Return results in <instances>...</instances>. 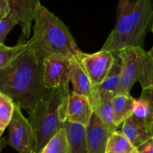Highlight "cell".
Here are the masks:
<instances>
[{"instance_id": "6da1fadb", "label": "cell", "mask_w": 153, "mask_h": 153, "mask_svg": "<svg viewBox=\"0 0 153 153\" xmlns=\"http://www.w3.org/2000/svg\"><path fill=\"white\" fill-rule=\"evenodd\" d=\"M28 47L0 70V93L27 112L46 94L44 64L28 41Z\"/></svg>"}, {"instance_id": "7a4b0ae2", "label": "cell", "mask_w": 153, "mask_h": 153, "mask_svg": "<svg viewBox=\"0 0 153 153\" xmlns=\"http://www.w3.org/2000/svg\"><path fill=\"white\" fill-rule=\"evenodd\" d=\"M153 23V0H119L114 28L101 50L118 52L127 47L143 48Z\"/></svg>"}, {"instance_id": "3957f363", "label": "cell", "mask_w": 153, "mask_h": 153, "mask_svg": "<svg viewBox=\"0 0 153 153\" xmlns=\"http://www.w3.org/2000/svg\"><path fill=\"white\" fill-rule=\"evenodd\" d=\"M33 21V35L28 41L41 61L54 53L79 61L83 52L79 49L70 30L58 16L39 3Z\"/></svg>"}, {"instance_id": "277c9868", "label": "cell", "mask_w": 153, "mask_h": 153, "mask_svg": "<svg viewBox=\"0 0 153 153\" xmlns=\"http://www.w3.org/2000/svg\"><path fill=\"white\" fill-rule=\"evenodd\" d=\"M70 94L68 87L47 89L43 98L28 112L29 121L36 136L34 153H40L67 122Z\"/></svg>"}, {"instance_id": "5b68a950", "label": "cell", "mask_w": 153, "mask_h": 153, "mask_svg": "<svg viewBox=\"0 0 153 153\" xmlns=\"http://www.w3.org/2000/svg\"><path fill=\"white\" fill-rule=\"evenodd\" d=\"M118 53L122 64L116 94L130 95L136 82L140 84L142 90L153 88V63L148 52L141 47H127Z\"/></svg>"}, {"instance_id": "8992f818", "label": "cell", "mask_w": 153, "mask_h": 153, "mask_svg": "<svg viewBox=\"0 0 153 153\" xmlns=\"http://www.w3.org/2000/svg\"><path fill=\"white\" fill-rule=\"evenodd\" d=\"M7 144L19 153H34L36 136L28 120L22 114L19 105L14 103L13 115L8 126Z\"/></svg>"}, {"instance_id": "52a82bcc", "label": "cell", "mask_w": 153, "mask_h": 153, "mask_svg": "<svg viewBox=\"0 0 153 153\" xmlns=\"http://www.w3.org/2000/svg\"><path fill=\"white\" fill-rule=\"evenodd\" d=\"M74 60L58 53L50 55L44 60V85L46 89L68 87Z\"/></svg>"}, {"instance_id": "ba28073f", "label": "cell", "mask_w": 153, "mask_h": 153, "mask_svg": "<svg viewBox=\"0 0 153 153\" xmlns=\"http://www.w3.org/2000/svg\"><path fill=\"white\" fill-rule=\"evenodd\" d=\"M112 52L101 50L92 54L84 53L79 61L94 87L98 86L106 78L113 63Z\"/></svg>"}, {"instance_id": "9c48e42d", "label": "cell", "mask_w": 153, "mask_h": 153, "mask_svg": "<svg viewBox=\"0 0 153 153\" xmlns=\"http://www.w3.org/2000/svg\"><path fill=\"white\" fill-rule=\"evenodd\" d=\"M114 131L116 130L105 125L97 115L93 113L89 124L86 128L87 153H105L108 139Z\"/></svg>"}, {"instance_id": "30bf717a", "label": "cell", "mask_w": 153, "mask_h": 153, "mask_svg": "<svg viewBox=\"0 0 153 153\" xmlns=\"http://www.w3.org/2000/svg\"><path fill=\"white\" fill-rule=\"evenodd\" d=\"M93 114L91 103L87 97L71 92L69 94L67 122L79 124L86 128Z\"/></svg>"}, {"instance_id": "8fae6325", "label": "cell", "mask_w": 153, "mask_h": 153, "mask_svg": "<svg viewBox=\"0 0 153 153\" xmlns=\"http://www.w3.org/2000/svg\"><path fill=\"white\" fill-rule=\"evenodd\" d=\"M10 13L14 15L22 29V37L29 38L34 11L40 0H8Z\"/></svg>"}, {"instance_id": "7c38bea8", "label": "cell", "mask_w": 153, "mask_h": 153, "mask_svg": "<svg viewBox=\"0 0 153 153\" xmlns=\"http://www.w3.org/2000/svg\"><path fill=\"white\" fill-rule=\"evenodd\" d=\"M114 60L110 70L108 72L106 78L98 86L94 87V91L98 97L103 100H111L116 95L121 81L122 61L121 57L118 52H114Z\"/></svg>"}, {"instance_id": "4fadbf2b", "label": "cell", "mask_w": 153, "mask_h": 153, "mask_svg": "<svg viewBox=\"0 0 153 153\" xmlns=\"http://www.w3.org/2000/svg\"><path fill=\"white\" fill-rule=\"evenodd\" d=\"M121 131L135 148L152 137L145 122L134 115L123 122Z\"/></svg>"}, {"instance_id": "5bb4252c", "label": "cell", "mask_w": 153, "mask_h": 153, "mask_svg": "<svg viewBox=\"0 0 153 153\" xmlns=\"http://www.w3.org/2000/svg\"><path fill=\"white\" fill-rule=\"evenodd\" d=\"M70 81L73 85V92L84 96L90 100L92 97L94 86L88 75L77 60H74L73 67L70 73Z\"/></svg>"}, {"instance_id": "9a60e30c", "label": "cell", "mask_w": 153, "mask_h": 153, "mask_svg": "<svg viewBox=\"0 0 153 153\" xmlns=\"http://www.w3.org/2000/svg\"><path fill=\"white\" fill-rule=\"evenodd\" d=\"M93 113L107 126L113 130L118 129L114 123V114L111 100H103L98 97L96 91H93V95L89 100Z\"/></svg>"}, {"instance_id": "2e32d148", "label": "cell", "mask_w": 153, "mask_h": 153, "mask_svg": "<svg viewBox=\"0 0 153 153\" xmlns=\"http://www.w3.org/2000/svg\"><path fill=\"white\" fill-rule=\"evenodd\" d=\"M134 98L130 95L116 94L112 97L111 102L114 114V123L116 127H119L124 120L133 115Z\"/></svg>"}, {"instance_id": "e0dca14e", "label": "cell", "mask_w": 153, "mask_h": 153, "mask_svg": "<svg viewBox=\"0 0 153 153\" xmlns=\"http://www.w3.org/2000/svg\"><path fill=\"white\" fill-rule=\"evenodd\" d=\"M64 128L67 131L69 153H87L85 127L79 124L66 122Z\"/></svg>"}, {"instance_id": "ac0fdd59", "label": "cell", "mask_w": 153, "mask_h": 153, "mask_svg": "<svg viewBox=\"0 0 153 153\" xmlns=\"http://www.w3.org/2000/svg\"><path fill=\"white\" fill-rule=\"evenodd\" d=\"M136 153V148L118 129L112 131L106 143L105 153Z\"/></svg>"}, {"instance_id": "d6986e66", "label": "cell", "mask_w": 153, "mask_h": 153, "mask_svg": "<svg viewBox=\"0 0 153 153\" xmlns=\"http://www.w3.org/2000/svg\"><path fill=\"white\" fill-rule=\"evenodd\" d=\"M28 47V40L22 36L20 38L16 45L13 46H8L3 43L0 45V70L11 62L16 57L23 52Z\"/></svg>"}, {"instance_id": "ffe728a7", "label": "cell", "mask_w": 153, "mask_h": 153, "mask_svg": "<svg viewBox=\"0 0 153 153\" xmlns=\"http://www.w3.org/2000/svg\"><path fill=\"white\" fill-rule=\"evenodd\" d=\"M40 153H69V144L65 128L60 130Z\"/></svg>"}, {"instance_id": "44dd1931", "label": "cell", "mask_w": 153, "mask_h": 153, "mask_svg": "<svg viewBox=\"0 0 153 153\" xmlns=\"http://www.w3.org/2000/svg\"><path fill=\"white\" fill-rule=\"evenodd\" d=\"M133 115L145 122L151 131L152 113L151 105L148 98L141 93L139 99H134L133 108Z\"/></svg>"}, {"instance_id": "7402d4cb", "label": "cell", "mask_w": 153, "mask_h": 153, "mask_svg": "<svg viewBox=\"0 0 153 153\" xmlns=\"http://www.w3.org/2000/svg\"><path fill=\"white\" fill-rule=\"evenodd\" d=\"M14 103L7 95L0 93V129L4 130L13 115Z\"/></svg>"}, {"instance_id": "603a6c76", "label": "cell", "mask_w": 153, "mask_h": 153, "mask_svg": "<svg viewBox=\"0 0 153 153\" xmlns=\"http://www.w3.org/2000/svg\"><path fill=\"white\" fill-rule=\"evenodd\" d=\"M16 25H18V20L12 13H10L5 19L0 20V45L4 43L8 33Z\"/></svg>"}, {"instance_id": "cb8c5ba5", "label": "cell", "mask_w": 153, "mask_h": 153, "mask_svg": "<svg viewBox=\"0 0 153 153\" xmlns=\"http://www.w3.org/2000/svg\"><path fill=\"white\" fill-rule=\"evenodd\" d=\"M136 153H153V137L136 148Z\"/></svg>"}, {"instance_id": "d4e9b609", "label": "cell", "mask_w": 153, "mask_h": 153, "mask_svg": "<svg viewBox=\"0 0 153 153\" xmlns=\"http://www.w3.org/2000/svg\"><path fill=\"white\" fill-rule=\"evenodd\" d=\"M10 12L8 0H0V20L5 19L10 14Z\"/></svg>"}, {"instance_id": "484cf974", "label": "cell", "mask_w": 153, "mask_h": 153, "mask_svg": "<svg viewBox=\"0 0 153 153\" xmlns=\"http://www.w3.org/2000/svg\"><path fill=\"white\" fill-rule=\"evenodd\" d=\"M142 94H143L148 98V101L151 105V113H152V124H151V134L153 137V88L148 89L142 90Z\"/></svg>"}, {"instance_id": "4316f807", "label": "cell", "mask_w": 153, "mask_h": 153, "mask_svg": "<svg viewBox=\"0 0 153 153\" xmlns=\"http://www.w3.org/2000/svg\"><path fill=\"white\" fill-rule=\"evenodd\" d=\"M6 144H7V141H6L5 138H3L0 140V152H2V149L5 146Z\"/></svg>"}, {"instance_id": "83f0119b", "label": "cell", "mask_w": 153, "mask_h": 153, "mask_svg": "<svg viewBox=\"0 0 153 153\" xmlns=\"http://www.w3.org/2000/svg\"><path fill=\"white\" fill-rule=\"evenodd\" d=\"M148 53H149L150 57H151L152 61V63H153V46H152V49L148 51Z\"/></svg>"}, {"instance_id": "f1b7e54d", "label": "cell", "mask_w": 153, "mask_h": 153, "mask_svg": "<svg viewBox=\"0 0 153 153\" xmlns=\"http://www.w3.org/2000/svg\"><path fill=\"white\" fill-rule=\"evenodd\" d=\"M4 130H2V129H0V140H1V136L2 135L3 132H4Z\"/></svg>"}, {"instance_id": "f546056e", "label": "cell", "mask_w": 153, "mask_h": 153, "mask_svg": "<svg viewBox=\"0 0 153 153\" xmlns=\"http://www.w3.org/2000/svg\"><path fill=\"white\" fill-rule=\"evenodd\" d=\"M151 31H152V34H153V23H152V28H151Z\"/></svg>"}, {"instance_id": "4dcf8cb0", "label": "cell", "mask_w": 153, "mask_h": 153, "mask_svg": "<svg viewBox=\"0 0 153 153\" xmlns=\"http://www.w3.org/2000/svg\"><path fill=\"white\" fill-rule=\"evenodd\" d=\"M124 153H127V152H124Z\"/></svg>"}]
</instances>
